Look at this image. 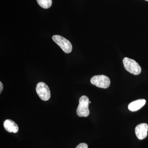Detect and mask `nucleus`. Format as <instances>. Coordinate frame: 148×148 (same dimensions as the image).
I'll return each instance as SVG.
<instances>
[{
  "mask_svg": "<svg viewBox=\"0 0 148 148\" xmlns=\"http://www.w3.org/2000/svg\"><path fill=\"white\" fill-rule=\"evenodd\" d=\"M52 38L64 52L68 53L71 52L73 47L69 40L59 35H54L52 36Z\"/></svg>",
  "mask_w": 148,
  "mask_h": 148,
  "instance_id": "7ed1b4c3",
  "label": "nucleus"
},
{
  "mask_svg": "<svg viewBox=\"0 0 148 148\" xmlns=\"http://www.w3.org/2000/svg\"><path fill=\"white\" fill-rule=\"evenodd\" d=\"M36 91L41 100L47 101L50 99L51 92L48 86L43 82H39L36 87Z\"/></svg>",
  "mask_w": 148,
  "mask_h": 148,
  "instance_id": "39448f33",
  "label": "nucleus"
},
{
  "mask_svg": "<svg viewBox=\"0 0 148 148\" xmlns=\"http://www.w3.org/2000/svg\"><path fill=\"white\" fill-rule=\"evenodd\" d=\"M145 1H148V0H145Z\"/></svg>",
  "mask_w": 148,
  "mask_h": 148,
  "instance_id": "f8f14e48",
  "label": "nucleus"
},
{
  "mask_svg": "<svg viewBox=\"0 0 148 148\" xmlns=\"http://www.w3.org/2000/svg\"><path fill=\"white\" fill-rule=\"evenodd\" d=\"M90 82L98 87L107 88L110 84V80L108 77L104 75H98L92 77Z\"/></svg>",
  "mask_w": 148,
  "mask_h": 148,
  "instance_id": "20e7f679",
  "label": "nucleus"
},
{
  "mask_svg": "<svg viewBox=\"0 0 148 148\" xmlns=\"http://www.w3.org/2000/svg\"><path fill=\"white\" fill-rule=\"evenodd\" d=\"M88 146L87 144L84 143H82L79 144L77 146L76 148H88Z\"/></svg>",
  "mask_w": 148,
  "mask_h": 148,
  "instance_id": "9d476101",
  "label": "nucleus"
},
{
  "mask_svg": "<svg viewBox=\"0 0 148 148\" xmlns=\"http://www.w3.org/2000/svg\"><path fill=\"white\" fill-rule=\"evenodd\" d=\"M148 125L147 123H143L138 125L135 128L136 136L139 140L145 139L147 136Z\"/></svg>",
  "mask_w": 148,
  "mask_h": 148,
  "instance_id": "423d86ee",
  "label": "nucleus"
},
{
  "mask_svg": "<svg viewBox=\"0 0 148 148\" xmlns=\"http://www.w3.org/2000/svg\"><path fill=\"white\" fill-rule=\"evenodd\" d=\"M3 84L1 82H0V93H1L3 90Z\"/></svg>",
  "mask_w": 148,
  "mask_h": 148,
  "instance_id": "9b49d317",
  "label": "nucleus"
},
{
  "mask_svg": "<svg viewBox=\"0 0 148 148\" xmlns=\"http://www.w3.org/2000/svg\"><path fill=\"white\" fill-rule=\"evenodd\" d=\"M39 5L44 9L49 8L52 5V0H37Z\"/></svg>",
  "mask_w": 148,
  "mask_h": 148,
  "instance_id": "1a4fd4ad",
  "label": "nucleus"
},
{
  "mask_svg": "<svg viewBox=\"0 0 148 148\" xmlns=\"http://www.w3.org/2000/svg\"><path fill=\"white\" fill-rule=\"evenodd\" d=\"M4 127L8 132L16 133L18 132V125L15 122L11 119H7L4 122Z\"/></svg>",
  "mask_w": 148,
  "mask_h": 148,
  "instance_id": "0eeeda50",
  "label": "nucleus"
},
{
  "mask_svg": "<svg viewBox=\"0 0 148 148\" xmlns=\"http://www.w3.org/2000/svg\"><path fill=\"white\" fill-rule=\"evenodd\" d=\"M89 99L87 96L83 95L79 98V104L77 110V114L79 116L87 117L89 115Z\"/></svg>",
  "mask_w": 148,
  "mask_h": 148,
  "instance_id": "f257e3e1",
  "label": "nucleus"
},
{
  "mask_svg": "<svg viewBox=\"0 0 148 148\" xmlns=\"http://www.w3.org/2000/svg\"><path fill=\"white\" fill-rule=\"evenodd\" d=\"M146 103V101L145 99H139L130 103L128 108L131 112H136L143 108Z\"/></svg>",
  "mask_w": 148,
  "mask_h": 148,
  "instance_id": "6e6552de",
  "label": "nucleus"
},
{
  "mask_svg": "<svg viewBox=\"0 0 148 148\" xmlns=\"http://www.w3.org/2000/svg\"><path fill=\"white\" fill-rule=\"evenodd\" d=\"M123 62L125 70L129 73L134 75H138L141 73V67L135 60L125 57Z\"/></svg>",
  "mask_w": 148,
  "mask_h": 148,
  "instance_id": "f03ea898",
  "label": "nucleus"
}]
</instances>
